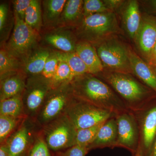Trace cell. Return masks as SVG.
<instances>
[{"label": "cell", "mask_w": 156, "mask_h": 156, "mask_svg": "<svg viewBox=\"0 0 156 156\" xmlns=\"http://www.w3.org/2000/svg\"><path fill=\"white\" fill-rule=\"evenodd\" d=\"M59 59L57 52H51L45 63L41 76L45 79L50 81L54 76L57 68Z\"/></svg>", "instance_id": "32"}, {"label": "cell", "mask_w": 156, "mask_h": 156, "mask_svg": "<svg viewBox=\"0 0 156 156\" xmlns=\"http://www.w3.org/2000/svg\"><path fill=\"white\" fill-rule=\"evenodd\" d=\"M148 156H156V136L150 152Z\"/></svg>", "instance_id": "39"}, {"label": "cell", "mask_w": 156, "mask_h": 156, "mask_svg": "<svg viewBox=\"0 0 156 156\" xmlns=\"http://www.w3.org/2000/svg\"><path fill=\"white\" fill-rule=\"evenodd\" d=\"M22 63L4 48L0 51V76L22 70Z\"/></svg>", "instance_id": "27"}, {"label": "cell", "mask_w": 156, "mask_h": 156, "mask_svg": "<svg viewBox=\"0 0 156 156\" xmlns=\"http://www.w3.org/2000/svg\"><path fill=\"white\" fill-rule=\"evenodd\" d=\"M42 14L41 2L31 0L26 12L24 21L29 26L39 32L43 23Z\"/></svg>", "instance_id": "25"}, {"label": "cell", "mask_w": 156, "mask_h": 156, "mask_svg": "<svg viewBox=\"0 0 156 156\" xmlns=\"http://www.w3.org/2000/svg\"><path fill=\"white\" fill-rule=\"evenodd\" d=\"M50 81L41 75L29 77L23 93L24 112L27 118L34 121L46 98L52 90Z\"/></svg>", "instance_id": "9"}, {"label": "cell", "mask_w": 156, "mask_h": 156, "mask_svg": "<svg viewBox=\"0 0 156 156\" xmlns=\"http://www.w3.org/2000/svg\"><path fill=\"white\" fill-rule=\"evenodd\" d=\"M105 122L89 128L77 130L75 145H80L88 148L95 139L98 131Z\"/></svg>", "instance_id": "28"}, {"label": "cell", "mask_w": 156, "mask_h": 156, "mask_svg": "<svg viewBox=\"0 0 156 156\" xmlns=\"http://www.w3.org/2000/svg\"><path fill=\"white\" fill-rule=\"evenodd\" d=\"M76 34L81 41L96 44L120 33L116 14L109 11L83 17L76 26Z\"/></svg>", "instance_id": "3"}, {"label": "cell", "mask_w": 156, "mask_h": 156, "mask_svg": "<svg viewBox=\"0 0 156 156\" xmlns=\"http://www.w3.org/2000/svg\"><path fill=\"white\" fill-rule=\"evenodd\" d=\"M0 115L18 119L27 118L24 112L23 94L0 101Z\"/></svg>", "instance_id": "23"}, {"label": "cell", "mask_w": 156, "mask_h": 156, "mask_svg": "<svg viewBox=\"0 0 156 156\" xmlns=\"http://www.w3.org/2000/svg\"><path fill=\"white\" fill-rule=\"evenodd\" d=\"M74 97L116 115L130 110L125 102L106 83L93 75L86 74L70 83Z\"/></svg>", "instance_id": "1"}, {"label": "cell", "mask_w": 156, "mask_h": 156, "mask_svg": "<svg viewBox=\"0 0 156 156\" xmlns=\"http://www.w3.org/2000/svg\"><path fill=\"white\" fill-rule=\"evenodd\" d=\"M122 17L123 24L126 32L130 38L134 40L142 20L137 1H128L124 8Z\"/></svg>", "instance_id": "18"}, {"label": "cell", "mask_w": 156, "mask_h": 156, "mask_svg": "<svg viewBox=\"0 0 156 156\" xmlns=\"http://www.w3.org/2000/svg\"><path fill=\"white\" fill-rule=\"evenodd\" d=\"M65 114L76 129H83L105 122L115 115L74 97Z\"/></svg>", "instance_id": "8"}, {"label": "cell", "mask_w": 156, "mask_h": 156, "mask_svg": "<svg viewBox=\"0 0 156 156\" xmlns=\"http://www.w3.org/2000/svg\"><path fill=\"white\" fill-rule=\"evenodd\" d=\"M45 141L41 131L37 132L28 156H54Z\"/></svg>", "instance_id": "30"}, {"label": "cell", "mask_w": 156, "mask_h": 156, "mask_svg": "<svg viewBox=\"0 0 156 156\" xmlns=\"http://www.w3.org/2000/svg\"><path fill=\"white\" fill-rule=\"evenodd\" d=\"M133 156H143L142 155L140 154L136 153V154L134 155Z\"/></svg>", "instance_id": "42"}, {"label": "cell", "mask_w": 156, "mask_h": 156, "mask_svg": "<svg viewBox=\"0 0 156 156\" xmlns=\"http://www.w3.org/2000/svg\"><path fill=\"white\" fill-rule=\"evenodd\" d=\"M150 66L151 67H152V68L154 69V71L156 73V59L150 63Z\"/></svg>", "instance_id": "40"}, {"label": "cell", "mask_w": 156, "mask_h": 156, "mask_svg": "<svg viewBox=\"0 0 156 156\" xmlns=\"http://www.w3.org/2000/svg\"><path fill=\"white\" fill-rule=\"evenodd\" d=\"M66 0H46L43 2V22L47 26L58 25Z\"/></svg>", "instance_id": "22"}, {"label": "cell", "mask_w": 156, "mask_h": 156, "mask_svg": "<svg viewBox=\"0 0 156 156\" xmlns=\"http://www.w3.org/2000/svg\"><path fill=\"white\" fill-rule=\"evenodd\" d=\"M73 98L70 83L52 89L36 118V124L42 128L64 115Z\"/></svg>", "instance_id": "7"}, {"label": "cell", "mask_w": 156, "mask_h": 156, "mask_svg": "<svg viewBox=\"0 0 156 156\" xmlns=\"http://www.w3.org/2000/svg\"><path fill=\"white\" fill-rule=\"evenodd\" d=\"M83 2L82 0L66 1L58 25L63 27L77 25L83 17Z\"/></svg>", "instance_id": "21"}, {"label": "cell", "mask_w": 156, "mask_h": 156, "mask_svg": "<svg viewBox=\"0 0 156 156\" xmlns=\"http://www.w3.org/2000/svg\"><path fill=\"white\" fill-rule=\"evenodd\" d=\"M111 11L107 7L103 1L85 0L83 6V17H86L93 14L105 13Z\"/></svg>", "instance_id": "31"}, {"label": "cell", "mask_w": 156, "mask_h": 156, "mask_svg": "<svg viewBox=\"0 0 156 156\" xmlns=\"http://www.w3.org/2000/svg\"><path fill=\"white\" fill-rule=\"evenodd\" d=\"M71 75V71L68 65L65 61L59 59L57 70L54 76L50 81L52 89H56L64 84L70 83Z\"/></svg>", "instance_id": "29"}, {"label": "cell", "mask_w": 156, "mask_h": 156, "mask_svg": "<svg viewBox=\"0 0 156 156\" xmlns=\"http://www.w3.org/2000/svg\"><path fill=\"white\" fill-rule=\"evenodd\" d=\"M41 131L50 151L55 153L75 145L76 129L65 114L42 127Z\"/></svg>", "instance_id": "6"}, {"label": "cell", "mask_w": 156, "mask_h": 156, "mask_svg": "<svg viewBox=\"0 0 156 156\" xmlns=\"http://www.w3.org/2000/svg\"><path fill=\"white\" fill-rule=\"evenodd\" d=\"M31 0H15L13 1L14 14L17 15L20 19L24 20L25 13Z\"/></svg>", "instance_id": "34"}, {"label": "cell", "mask_w": 156, "mask_h": 156, "mask_svg": "<svg viewBox=\"0 0 156 156\" xmlns=\"http://www.w3.org/2000/svg\"><path fill=\"white\" fill-rule=\"evenodd\" d=\"M118 126V139L116 147L126 149L133 156L140 144V130L134 112L129 110L115 117Z\"/></svg>", "instance_id": "10"}, {"label": "cell", "mask_w": 156, "mask_h": 156, "mask_svg": "<svg viewBox=\"0 0 156 156\" xmlns=\"http://www.w3.org/2000/svg\"><path fill=\"white\" fill-rule=\"evenodd\" d=\"M129 57L132 73L156 92V73L154 69L129 48Z\"/></svg>", "instance_id": "16"}, {"label": "cell", "mask_w": 156, "mask_h": 156, "mask_svg": "<svg viewBox=\"0 0 156 156\" xmlns=\"http://www.w3.org/2000/svg\"><path fill=\"white\" fill-rule=\"evenodd\" d=\"M54 156H57L55 155V154H54Z\"/></svg>", "instance_id": "43"}, {"label": "cell", "mask_w": 156, "mask_h": 156, "mask_svg": "<svg viewBox=\"0 0 156 156\" xmlns=\"http://www.w3.org/2000/svg\"><path fill=\"white\" fill-rule=\"evenodd\" d=\"M36 124L33 120L26 118L5 143L9 156H28L37 133L34 130Z\"/></svg>", "instance_id": "11"}, {"label": "cell", "mask_w": 156, "mask_h": 156, "mask_svg": "<svg viewBox=\"0 0 156 156\" xmlns=\"http://www.w3.org/2000/svg\"><path fill=\"white\" fill-rule=\"evenodd\" d=\"M156 59V43L154 46L153 49L152 53H151L150 57L149 59L148 60L149 62L151 63V62L154 61Z\"/></svg>", "instance_id": "38"}, {"label": "cell", "mask_w": 156, "mask_h": 156, "mask_svg": "<svg viewBox=\"0 0 156 156\" xmlns=\"http://www.w3.org/2000/svg\"><path fill=\"white\" fill-rule=\"evenodd\" d=\"M14 15V25L11 37L4 49L21 63L35 50L38 32L29 26L24 20Z\"/></svg>", "instance_id": "5"}, {"label": "cell", "mask_w": 156, "mask_h": 156, "mask_svg": "<svg viewBox=\"0 0 156 156\" xmlns=\"http://www.w3.org/2000/svg\"><path fill=\"white\" fill-rule=\"evenodd\" d=\"M118 126L115 117L107 120L100 128L93 142L88 147L89 151L105 147L114 148L118 139Z\"/></svg>", "instance_id": "15"}, {"label": "cell", "mask_w": 156, "mask_h": 156, "mask_svg": "<svg viewBox=\"0 0 156 156\" xmlns=\"http://www.w3.org/2000/svg\"><path fill=\"white\" fill-rule=\"evenodd\" d=\"M27 79V76L22 70L1 76L0 101L23 94Z\"/></svg>", "instance_id": "14"}, {"label": "cell", "mask_w": 156, "mask_h": 156, "mask_svg": "<svg viewBox=\"0 0 156 156\" xmlns=\"http://www.w3.org/2000/svg\"><path fill=\"white\" fill-rule=\"evenodd\" d=\"M93 46L106 69L130 74L132 73L129 48L119 41L113 37Z\"/></svg>", "instance_id": "4"}, {"label": "cell", "mask_w": 156, "mask_h": 156, "mask_svg": "<svg viewBox=\"0 0 156 156\" xmlns=\"http://www.w3.org/2000/svg\"><path fill=\"white\" fill-rule=\"evenodd\" d=\"M140 130L141 141L136 153L148 156L156 136V106L150 108L144 115Z\"/></svg>", "instance_id": "13"}, {"label": "cell", "mask_w": 156, "mask_h": 156, "mask_svg": "<svg viewBox=\"0 0 156 156\" xmlns=\"http://www.w3.org/2000/svg\"><path fill=\"white\" fill-rule=\"evenodd\" d=\"M8 7L5 4L0 5V30L1 32L5 27L8 16Z\"/></svg>", "instance_id": "35"}, {"label": "cell", "mask_w": 156, "mask_h": 156, "mask_svg": "<svg viewBox=\"0 0 156 156\" xmlns=\"http://www.w3.org/2000/svg\"><path fill=\"white\" fill-rule=\"evenodd\" d=\"M140 51L147 60L156 43V19L150 15L142 17L141 24L135 39Z\"/></svg>", "instance_id": "12"}, {"label": "cell", "mask_w": 156, "mask_h": 156, "mask_svg": "<svg viewBox=\"0 0 156 156\" xmlns=\"http://www.w3.org/2000/svg\"><path fill=\"white\" fill-rule=\"evenodd\" d=\"M75 52L86 65L89 74L95 75L103 71V64L96 49L92 44L80 41L76 46Z\"/></svg>", "instance_id": "17"}, {"label": "cell", "mask_w": 156, "mask_h": 156, "mask_svg": "<svg viewBox=\"0 0 156 156\" xmlns=\"http://www.w3.org/2000/svg\"><path fill=\"white\" fill-rule=\"evenodd\" d=\"M57 52L58 58L65 61L71 71L70 83L74 79L86 74H89L88 69L83 60L75 52L73 53Z\"/></svg>", "instance_id": "24"}, {"label": "cell", "mask_w": 156, "mask_h": 156, "mask_svg": "<svg viewBox=\"0 0 156 156\" xmlns=\"http://www.w3.org/2000/svg\"><path fill=\"white\" fill-rule=\"evenodd\" d=\"M45 41L63 53L75 52L77 43L76 37L69 31L59 30L45 35Z\"/></svg>", "instance_id": "19"}, {"label": "cell", "mask_w": 156, "mask_h": 156, "mask_svg": "<svg viewBox=\"0 0 156 156\" xmlns=\"http://www.w3.org/2000/svg\"><path fill=\"white\" fill-rule=\"evenodd\" d=\"M102 72L104 80L121 96L129 110L134 112L142 111L150 96L147 87L130 74L107 69Z\"/></svg>", "instance_id": "2"}, {"label": "cell", "mask_w": 156, "mask_h": 156, "mask_svg": "<svg viewBox=\"0 0 156 156\" xmlns=\"http://www.w3.org/2000/svg\"><path fill=\"white\" fill-rule=\"evenodd\" d=\"M45 48L35 50L22 62V70L29 77L41 75L46 61L50 54Z\"/></svg>", "instance_id": "20"}, {"label": "cell", "mask_w": 156, "mask_h": 156, "mask_svg": "<svg viewBox=\"0 0 156 156\" xmlns=\"http://www.w3.org/2000/svg\"><path fill=\"white\" fill-rule=\"evenodd\" d=\"M0 156H9V151L6 144L0 146Z\"/></svg>", "instance_id": "37"}, {"label": "cell", "mask_w": 156, "mask_h": 156, "mask_svg": "<svg viewBox=\"0 0 156 156\" xmlns=\"http://www.w3.org/2000/svg\"><path fill=\"white\" fill-rule=\"evenodd\" d=\"M153 5L154 8L156 9V0L155 1H153Z\"/></svg>", "instance_id": "41"}, {"label": "cell", "mask_w": 156, "mask_h": 156, "mask_svg": "<svg viewBox=\"0 0 156 156\" xmlns=\"http://www.w3.org/2000/svg\"><path fill=\"white\" fill-rule=\"evenodd\" d=\"M89 151L86 147L76 145L65 150L55 153L54 154L57 156H86Z\"/></svg>", "instance_id": "33"}, {"label": "cell", "mask_w": 156, "mask_h": 156, "mask_svg": "<svg viewBox=\"0 0 156 156\" xmlns=\"http://www.w3.org/2000/svg\"><path fill=\"white\" fill-rule=\"evenodd\" d=\"M26 118L18 119L0 115L1 144L5 143L11 135L19 128L20 126Z\"/></svg>", "instance_id": "26"}, {"label": "cell", "mask_w": 156, "mask_h": 156, "mask_svg": "<svg viewBox=\"0 0 156 156\" xmlns=\"http://www.w3.org/2000/svg\"><path fill=\"white\" fill-rule=\"evenodd\" d=\"M107 7L111 11H113L119 9L124 3V1L121 0H105L103 1Z\"/></svg>", "instance_id": "36"}]
</instances>
